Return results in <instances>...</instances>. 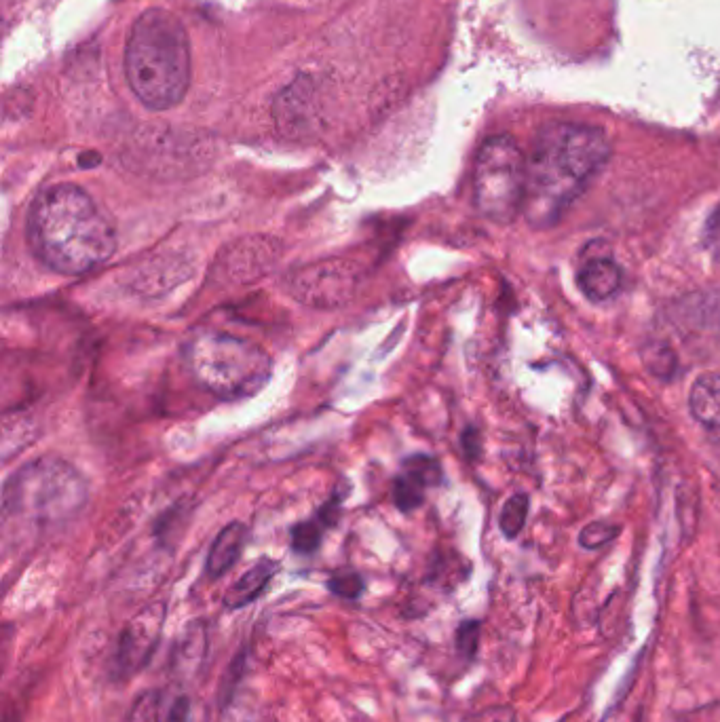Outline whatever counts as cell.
I'll return each instance as SVG.
<instances>
[{"mask_svg": "<svg viewBox=\"0 0 720 722\" xmlns=\"http://www.w3.org/2000/svg\"><path fill=\"white\" fill-rule=\"evenodd\" d=\"M617 532H619V528L613 526V524L596 522V524H590V526L583 528L579 541L587 549H598V547H602L606 543H611L615 539Z\"/></svg>", "mask_w": 720, "mask_h": 722, "instance_id": "cell-22", "label": "cell"}, {"mask_svg": "<svg viewBox=\"0 0 720 722\" xmlns=\"http://www.w3.org/2000/svg\"><path fill=\"white\" fill-rule=\"evenodd\" d=\"M689 408L695 421L720 442V374H704L695 380Z\"/></svg>", "mask_w": 720, "mask_h": 722, "instance_id": "cell-10", "label": "cell"}, {"mask_svg": "<svg viewBox=\"0 0 720 722\" xmlns=\"http://www.w3.org/2000/svg\"><path fill=\"white\" fill-rule=\"evenodd\" d=\"M663 359H674L672 351L668 347H653L651 349V357L647 359V366L651 368V372L657 374L659 370V364L663 366V372H666V376L672 374V368L676 366V361H663Z\"/></svg>", "mask_w": 720, "mask_h": 722, "instance_id": "cell-28", "label": "cell"}, {"mask_svg": "<svg viewBox=\"0 0 720 722\" xmlns=\"http://www.w3.org/2000/svg\"><path fill=\"white\" fill-rule=\"evenodd\" d=\"M463 722H518L516 712L507 706H492L469 714Z\"/></svg>", "mask_w": 720, "mask_h": 722, "instance_id": "cell-24", "label": "cell"}, {"mask_svg": "<svg viewBox=\"0 0 720 722\" xmlns=\"http://www.w3.org/2000/svg\"><path fill=\"white\" fill-rule=\"evenodd\" d=\"M473 201L484 218L497 224L514 222L524 212L526 157L509 136L490 138L478 150Z\"/></svg>", "mask_w": 720, "mask_h": 722, "instance_id": "cell-6", "label": "cell"}, {"mask_svg": "<svg viewBox=\"0 0 720 722\" xmlns=\"http://www.w3.org/2000/svg\"><path fill=\"white\" fill-rule=\"evenodd\" d=\"M359 264L345 258H326L300 266L288 277L290 296L317 311H334L349 304L362 285Z\"/></svg>", "mask_w": 720, "mask_h": 722, "instance_id": "cell-7", "label": "cell"}, {"mask_svg": "<svg viewBox=\"0 0 720 722\" xmlns=\"http://www.w3.org/2000/svg\"><path fill=\"white\" fill-rule=\"evenodd\" d=\"M188 368L222 399L252 397L267 387L273 359L260 345L222 332H201L186 347Z\"/></svg>", "mask_w": 720, "mask_h": 722, "instance_id": "cell-5", "label": "cell"}, {"mask_svg": "<svg viewBox=\"0 0 720 722\" xmlns=\"http://www.w3.org/2000/svg\"><path fill=\"white\" fill-rule=\"evenodd\" d=\"M243 670H245V651H241L239 655H235V659L231 661L229 670H226V674H224V678H222V682H220V687H218L222 710L231 703V699H233V695H235V689H237V684H239V680H241V676H243Z\"/></svg>", "mask_w": 720, "mask_h": 722, "instance_id": "cell-21", "label": "cell"}, {"mask_svg": "<svg viewBox=\"0 0 720 722\" xmlns=\"http://www.w3.org/2000/svg\"><path fill=\"white\" fill-rule=\"evenodd\" d=\"M279 564L275 560L264 558L258 564H254L250 570L245 573L229 587V592L224 594V606L229 611H237V608H245L248 604H252L254 600H258L267 585L271 583V579L277 575Z\"/></svg>", "mask_w": 720, "mask_h": 722, "instance_id": "cell-11", "label": "cell"}, {"mask_svg": "<svg viewBox=\"0 0 720 722\" xmlns=\"http://www.w3.org/2000/svg\"><path fill=\"white\" fill-rule=\"evenodd\" d=\"M165 617L167 608L159 602L144 606L136 617L125 623L110 659L112 678L127 680L146 668L159 649Z\"/></svg>", "mask_w": 720, "mask_h": 722, "instance_id": "cell-8", "label": "cell"}, {"mask_svg": "<svg viewBox=\"0 0 720 722\" xmlns=\"http://www.w3.org/2000/svg\"><path fill=\"white\" fill-rule=\"evenodd\" d=\"M579 285L590 300H609L621 285L619 266L609 258H594L581 269Z\"/></svg>", "mask_w": 720, "mask_h": 722, "instance_id": "cell-13", "label": "cell"}, {"mask_svg": "<svg viewBox=\"0 0 720 722\" xmlns=\"http://www.w3.org/2000/svg\"><path fill=\"white\" fill-rule=\"evenodd\" d=\"M526 513H528V497L526 494H516L511 497L501 511V530L507 539L518 537V532L522 530L524 522H526Z\"/></svg>", "mask_w": 720, "mask_h": 722, "instance_id": "cell-16", "label": "cell"}, {"mask_svg": "<svg viewBox=\"0 0 720 722\" xmlns=\"http://www.w3.org/2000/svg\"><path fill=\"white\" fill-rule=\"evenodd\" d=\"M36 440V425L30 416L7 414L3 423V461L13 459L15 454L28 448Z\"/></svg>", "mask_w": 720, "mask_h": 722, "instance_id": "cell-14", "label": "cell"}, {"mask_svg": "<svg viewBox=\"0 0 720 722\" xmlns=\"http://www.w3.org/2000/svg\"><path fill=\"white\" fill-rule=\"evenodd\" d=\"M87 503V482L79 469L55 456H41L17 469L3 490L5 518L32 524L66 522Z\"/></svg>", "mask_w": 720, "mask_h": 722, "instance_id": "cell-4", "label": "cell"}, {"mask_svg": "<svg viewBox=\"0 0 720 722\" xmlns=\"http://www.w3.org/2000/svg\"><path fill=\"white\" fill-rule=\"evenodd\" d=\"M159 714H161V693L146 691L136 699L134 708H131L129 722H159Z\"/></svg>", "mask_w": 720, "mask_h": 722, "instance_id": "cell-20", "label": "cell"}, {"mask_svg": "<svg viewBox=\"0 0 720 722\" xmlns=\"http://www.w3.org/2000/svg\"><path fill=\"white\" fill-rule=\"evenodd\" d=\"M328 589L338 598L357 600L364 594L366 583H364V577L355 573V570H340V573H336L328 579Z\"/></svg>", "mask_w": 720, "mask_h": 722, "instance_id": "cell-18", "label": "cell"}, {"mask_svg": "<svg viewBox=\"0 0 720 722\" xmlns=\"http://www.w3.org/2000/svg\"><path fill=\"white\" fill-rule=\"evenodd\" d=\"M28 241L34 256L60 275L98 269L117 252L115 224L77 184H55L30 205Z\"/></svg>", "mask_w": 720, "mask_h": 722, "instance_id": "cell-1", "label": "cell"}, {"mask_svg": "<svg viewBox=\"0 0 720 722\" xmlns=\"http://www.w3.org/2000/svg\"><path fill=\"white\" fill-rule=\"evenodd\" d=\"M680 722H720V701H710L680 714Z\"/></svg>", "mask_w": 720, "mask_h": 722, "instance_id": "cell-25", "label": "cell"}, {"mask_svg": "<svg viewBox=\"0 0 720 722\" xmlns=\"http://www.w3.org/2000/svg\"><path fill=\"white\" fill-rule=\"evenodd\" d=\"M609 155L611 144L598 127L579 123L545 127L526 159V220L539 228L558 222Z\"/></svg>", "mask_w": 720, "mask_h": 722, "instance_id": "cell-2", "label": "cell"}, {"mask_svg": "<svg viewBox=\"0 0 720 722\" xmlns=\"http://www.w3.org/2000/svg\"><path fill=\"white\" fill-rule=\"evenodd\" d=\"M404 471H410L412 475H416V478H419L425 486H435L442 480L440 463L431 459V456H423V454L410 456V459L404 463Z\"/></svg>", "mask_w": 720, "mask_h": 722, "instance_id": "cell-19", "label": "cell"}, {"mask_svg": "<svg viewBox=\"0 0 720 722\" xmlns=\"http://www.w3.org/2000/svg\"><path fill=\"white\" fill-rule=\"evenodd\" d=\"M245 537H248V530H245V526L239 522H233L224 530H220V535L216 537L210 549V556H207V575L212 579H218L229 573L241 556Z\"/></svg>", "mask_w": 720, "mask_h": 722, "instance_id": "cell-12", "label": "cell"}, {"mask_svg": "<svg viewBox=\"0 0 720 722\" xmlns=\"http://www.w3.org/2000/svg\"><path fill=\"white\" fill-rule=\"evenodd\" d=\"M131 91L150 110L178 106L191 83V51L180 19L167 9H148L131 28L125 51Z\"/></svg>", "mask_w": 720, "mask_h": 722, "instance_id": "cell-3", "label": "cell"}, {"mask_svg": "<svg viewBox=\"0 0 720 722\" xmlns=\"http://www.w3.org/2000/svg\"><path fill=\"white\" fill-rule=\"evenodd\" d=\"M283 256V243L271 235H245L224 245L214 262V277L224 285H250L267 277Z\"/></svg>", "mask_w": 720, "mask_h": 722, "instance_id": "cell-9", "label": "cell"}, {"mask_svg": "<svg viewBox=\"0 0 720 722\" xmlns=\"http://www.w3.org/2000/svg\"><path fill=\"white\" fill-rule=\"evenodd\" d=\"M704 241H706L708 252L714 256V260L720 262V205L714 209V214L710 216V220L706 224Z\"/></svg>", "mask_w": 720, "mask_h": 722, "instance_id": "cell-26", "label": "cell"}, {"mask_svg": "<svg viewBox=\"0 0 720 722\" xmlns=\"http://www.w3.org/2000/svg\"><path fill=\"white\" fill-rule=\"evenodd\" d=\"M425 484L412 475L410 471H404L402 475H397V480L393 484V501L395 505L400 507L402 511H412L416 507H421L423 499H425Z\"/></svg>", "mask_w": 720, "mask_h": 722, "instance_id": "cell-15", "label": "cell"}, {"mask_svg": "<svg viewBox=\"0 0 720 722\" xmlns=\"http://www.w3.org/2000/svg\"><path fill=\"white\" fill-rule=\"evenodd\" d=\"M324 522L321 520H309L300 522L292 528V549L296 554H313L321 545V537H324Z\"/></svg>", "mask_w": 720, "mask_h": 722, "instance_id": "cell-17", "label": "cell"}, {"mask_svg": "<svg viewBox=\"0 0 720 722\" xmlns=\"http://www.w3.org/2000/svg\"><path fill=\"white\" fill-rule=\"evenodd\" d=\"M480 644V623L463 621L457 630V649L465 659H471L478 651Z\"/></svg>", "mask_w": 720, "mask_h": 722, "instance_id": "cell-23", "label": "cell"}, {"mask_svg": "<svg viewBox=\"0 0 720 722\" xmlns=\"http://www.w3.org/2000/svg\"><path fill=\"white\" fill-rule=\"evenodd\" d=\"M167 722H193V706L191 697L178 695L167 712Z\"/></svg>", "mask_w": 720, "mask_h": 722, "instance_id": "cell-27", "label": "cell"}]
</instances>
